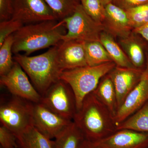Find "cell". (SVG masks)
Returning a JSON list of instances; mask_svg holds the SVG:
<instances>
[{
  "label": "cell",
  "mask_w": 148,
  "mask_h": 148,
  "mask_svg": "<svg viewBox=\"0 0 148 148\" xmlns=\"http://www.w3.org/2000/svg\"><path fill=\"white\" fill-rule=\"evenodd\" d=\"M73 121L85 139L92 143L103 140L116 131L114 116L93 92L85 98Z\"/></svg>",
  "instance_id": "obj_1"
},
{
  "label": "cell",
  "mask_w": 148,
  "mask_h": 148,
  "mask_svg": "<svg viewBox=\"0 0 148 148\" xmlns=\"http://www.w3.org/2000/svg\"><path fill=\"white\" fill-rule=\"evenodd\" d=\"M62 20L42 21L24 25L13 34L12 53L24 51L29 56L34 51L58 45L66 33Z\"/></svg>",
  "instance_id": "obj_2"
},
{
  "label": "cell",
  "mask_w": 148,
  "mask_h": 148,
  "mask_svg": "<svg viewBox=\"0 0 148 148\" xmlns=\"http://www.w3.org/2000/svg\"><path fill=\"white\" fill-rule=\"evenodd\" d=\"M57 49V45L36 56L18 53L13 56L14 61L21 66L41 96L60 80L63 71L58 61Z\"/></svg>",
  "instance_id": "obj_3"
},
{
  "label": "cell",
  "mask_w": 148,
  "mask_h": 148,
  "mask_svg": "<svg viewBox=\"0 0 148 148\" xmlns=\"http://www.w3.org/2000/svg\"><path fill=\"white\" fill-rule=\"evenodd\" d=\"M116 66L114 62H110L98 66H84L62 71L60 79L68 84L73 91L77 111L80 108L85 98L96 89L102 78Z\"/></svg>",
  "instance_id": "obj_4"
},
{
  "label": "cell",
  "mask_w": 148,
  "mask_h": 148,
  "mask_svg": "<svg viewBox=\"0 0 148 148\" xmlns=\"http://www.w3.org/2000/svg\"><path fill=\"white\" fill-rule=\"evenodd\" d=\"M11 95L8 99L1 101L0 121L1 125L16 136L33 126L34 103Z\"/></svg>",
  "instance_id": "obj_5"
},
{
  "label": "cell",
  "mask_w": 148,
  "mask_h": 148,
  "mask_svg": "<svg viewBox=\"0 0 148 148\" xmlns=\"http://www.w3.org/2000/svg\"><path fill=\"white\" fill-rule=\"evenodd\" d=\"M67 30L62 41L79 40L83 41H100L104 29L103 25L87 14L81 4L71 16L62 19Z\"/></svg>",
  "instance_id": "obj_6"
},
{
  "label": "cell",
  "mask_w": 148,
  "mask_h": 148,
  "mask_svg": "<svg viewBox=\"0 0 148 148\" xmlns=\"http://www.w3.org/2000/svg\"><path fill=\"white\" fill-rule=\"evenodd\" d=\"M40 103L59 115L72 121L77 111L73 91L68 84L61 79L42 95Z\"/></svg>",
  "instance_id": "obj_7"
},
{
  "label": "cell",
  "mask_w": 148,
  "mask_h": 148,
  "mask_svg": "<svg viewBox=\"0 0 148 148\" xmlns=\"http://www.w3.org/2000/svg\"><path fill=\"white\" fill-rule=\"evenodd\" d=\"M11 19L24 25L58 20L45 0H13Z\"/></svg>",
  "instance_id": "obj_8"
},
{
  "label": "cell",
  "mask_w": 148,
  "mask_h": 148,
  "mask_svg": "<svg viewBox=\"0 0 148 148\" xmlns=\"http://www.w3.org/2000/svg\"><path fill=\"white\" fill-rule=\"evenodd\" d=\"M1 85L11 95L24 98L34 103H40L41 95L29 81L28 76L17 62L14 61L10 71L1 76Z\"/></svg>",
  "instance_id": "obj_9"
},
{
  "label": "cell",
  "mask_w": 148,
  "mask_h": 148,
  "mask_svg": "<svg viewBox=\"0 0 148 148\" xmlns=\"http://www.w3.org/2000/svg\"><path fill=\"white\" fill-rule=\"evenodd\" d=\"M72 121L51 110L41 103H34L33 126L51 140L57 137Z\"/></svg>",
  "instance_id": "obj_10"
},
{
  "label": "cell",
  "mask_w": 148,
  "mask_h": 148,
  "mask_svg": "<svg viewBox=\"0 0 148 148\" xmlns=\"http://www.w3.org/2000/svg\"><path fill=\"white\" fill-rule=\"evenodd\" d=\"M148 101V54L147 67L140 82L127 95L114 116L116 125L137 112Z\"/></svg>",
  "instance_id": "obj_11"
},
{
  "label": "cell",
  "mask_w": 148,
  "mask_h": 148,
  "mask_svg": "<svg viewBox=\"0 0 148 148\" xmlns=\"http://www.w3.org/2000/svg\"><path fill=\"white\" fill-rule=\"evenodd\" d=\"M145 70L116 66L109 73L116 92L117 110L130 92L140 82Z\"/></svg>",
  "instance_id": "obj_12"
},
{
  "label": "cell",
  "mask_w": 148,
  "mask_h": 148,
  "mask_svg": "<svg viewBox=\"0 0 148 148\" xmlns=\"http://www.w3.org/2000/svg\"><path fill=\"white\" fill-rule=\"evenodd\" d=\"M93 143L100 148H147L148 133L130 130H120L108 137Z\"/></svg>",
  "instance_id": "obj_13"
},
{
  "label": "cell",
  "mask_w": 148,
  "mask_h": 148,
  "mask_svg": "<svg viewBox=\"0 0 148 148\" xmlns=\"http://www.w3.org/2000/svg\"><path fill=\"white\" fill-rule=\"evenodd\" d=\"M85 42L71 40L62 41L57 45L58 60L63 71L87 66Z\"/></svg>",
  "instance_id": "obj_14"
},
{
  "label": "cell",
  "mask_w": 148,
  "mask_h": 148,
  "mask_svg": "<svg viewBox=\"0 0 148 148\" xmlns=\"http://www.w3.org/2000/svg\"><path fill=\"white\" fill-rule=\"evenodd\" d=\"M105 17L102 23L104 31L119 39L129 36L133 29L126 11L113 3L105 6Z\"/></svg>",
  "instance_id": "obj_15"
},
{
  "label": "cell",
  "mask_w": 148,
  "mask_h": 148,
  "mask_svg": "<svg viewBox=\"0 0 148 148\" xmlns=\"http://www.w3.org/2000/svg\"><path fill=\"white\" fill-rule=\"evenodd\" d=\"M148 42L132 32L128 36L119 39V45L134 67L145 70L147 67Z\"/></svg>",
  "instance_id": "obj_16"
},
{
  "label": "cell",
  "mask_w": 148,
  "mask_h": 148,
  "mask_svg": "<svg viewBox=\"0 0 148 148\" xmlns=\"http://www.w3.org/2000/svg\"><path fill=\"white\" fill-rule=\"evenodd\" d=\"M17 148H53L54 141L42 134L34 126L16 135Z\"/></svg>",
  "instance_id": "obj_17"
},
{
  "label": "cell",
  "mask_w": 148,
  "mask_h": 148,
  "mask_svg": "<svg viewBox=\"0 0 148 148\" xmlns=\"http://www.w3.org/2000/svg\"><path fill=\"white\" fill-rule=\"evenodd\" d=\"M92 92L114 116L117 111L116 92L108 74L102 78L96 89Z\"/></svg>",
  "instance_id": "obj_18"
},
{
  "label": "cell",
  "mask_w": 148,
  "mask_h": 148,
  "mask_svg": "<svg viewBox=\"0 0 148 148\" xmlns=\"http://www.w3.org/2000/svg\"><path fill=\"white\" fill-rule=\"evenodd\" d=\"M100 41L116 66L135 68L122 48L114 39V37L104 31L101 34Z\"/></svg>",
  "instance_id": "obj_19"
},
{
  "label": "cell",
  "mask_w": 148,
  "mask_h": 148,
  "mask_svg": "<svg viewBox=\"0 0 148 148\" xmlns=\"http://www.w3.org/2000/svg\"><path fill=\"white\" fill-rule=\"evenodd\" d=\"M54 139L53 148H80L85 138L73 121Z\"/></svg>",
  "instance_id": "obj_20"
},
{
  "label": "cell",
  "mask_w": 148,
  "mask_h": 148,
  "mask_svg": "<svg viewBox=\"0 0 148 148\" xmlns=\"http://www.w3.org/2000/svg\"><path fill=\"white\" fill-rule=\"evenodd\" d=\"M127 129L148 133V101L137 112L116 125V130Z\"/></svg>",
  "instance_id": "obj_21"
},
{
  "label": "cell",
  "mask_w": 148,
  "mask_h": 148,
  "mask_svg": "<svg viewBox=\"0 0 148 148\" xmlns=\"http://www.w3.org/2000/svg\"><path fill=\"white\" fill-rule=\"evenodd\" d=\"M87 66H94L113 62L106 49L100 41L85 42Z\"/></svg>",
  "instance_id": "obj_22"
},
{
  "label": "cell",
  "mask_w": 148,
  "mask_h": 148,
  "mask_svg": "<svg viewBox=\"0 0 148 148\" xmlns=\"http://www.w3.org/2000/svg\"><path fill=\"white\" fill-rule=\"evenodd\" d=\"M59 21L71 16L81 4V0H45Z\"/></svg>",
  "instance_id": "obj_23"
},
{
  "label": "cell",
  "mask_w": 148,
  "mask_h": 148,
  "mask_svg": "<svg viewBox=\"0 0 148 148\" xmlns=\"http://www.w3.org/2000/svg\"><path fill=\"white\" fill-rule=\"evenodd\" d=\"M13 35L8 37L0 46V75L7 74L13 67L14 61L12 56Z\"/></svg>",
  "instance_id": "obj_24"
},
{
  "label": "cell",
  "mask_w": 148,
  "mask_h": 148,
  "mask_svg": "<svg viewBox=\"0 0 148 148\" xmlns=\"http://www.w3.org/2000/svg\"><path fill=\"white\" fill-rule=\"evenodd\" d=\"M125 11L133 30L143 27L148 23V3Z\"/></svg>",
  "instance_id": "obj_25"
},
{
  "label": "cell",
  "mask_w": 148,
  "mask_h": 148,
  "mask_svg": "<svg viewBox=\"0 0 148 148\" xmlns=\"http://www.w3.org/2000/svg\"><path fill=\"white\" fill-rule=\"evenodd\" d=\"M81 4L88 15L102 24L105 17V9L101 0H81Z\"/></svg>",
  "instance_id": "obj_26"
},
{
  "label": "cell",
  "mask_w": 148,
  "mask_h": 148,
  "mask_svg": "<svg viewBox=\"0 0 148 148\" xmlns=\"http://www.w3.org/2000/svg\"><path fill=\"white\" fill-rule=\"evenodd\" d=\"M20 21L11 19L0 22V46L6 39L24 26Z\"/></svg>",
  "instance_id": "obj_27"
},
{
  "label": "cell",
  "mask_w": 148,
  "mask_h": 148,
  "mask_svg": "<svg viewBox=\"0 0 148 148\" xmlns=\"http://www.w3.org/2000/svg\"><path fill=\"white\" fill-rule=\"evenodd\" d=\"M0 147L2 148H17L16 136L2 125L0 126Z\"/></svg>",
  "instance_id": "obj_28"
},
{
  "label": "cell",
  "mask_w": 148,
  "mask_h": 148,
  "mask_svg": "<svg viewBox=\"0 0 148 148\" xmlns=\"http://www.w3.org/2000/svg\"><path fill=\"white\" fill-rule=\"evenodd\" d=\"M13 4V0H0V21L11 19Z\"/></svg>",
  "instance_id": "obj_29"
},
{
  "label": "cell",
  "mask_w": 148,
  "mask_h": 148,
  "mask_svg": "<svg viewBox=\"0 0 148 148\" xmlns=\"http://www.w3.org/2000/svg\"><path fill=\"white\" fill-rule=\"evenodd\" d=\"M114 4L125 10L148 3V0H114Z\"/></svg>",
  "instance_id": "obj_30"
},
{
  "label": "cell",
  "mask_w": 148,
  "mask_h": 148,
  "mask_svg": "<svg viewBox=\"0 0 148 148\" xmlns=\"http://www.w3.org/2000/svg\"><path fill=\"white\" fill-rule=\"evenodd\" d=\"M132 32L140 35L148 42V23L143 27L133 29Z\"/></svg>",
  "instance_id": "obj_31"
},
{
  "label": "cell",
  "mask_w": 148,
  "mask_h": 148,
  "mask_svg": "<svg viewBox=\"0 0 148 148\" xmlns=\"http://www.w3.org/2000/svg\"><path fill=\"white\" fill-rule=\"evenodd\" d=\"M80 148H100L95 145L93 143L85 140H84Z\"/></svg>",
  "instance_id": "obj_32"
},
{
  "label": "cell",
  "mask_w": 148,
  "mask_h": 148,
  "mask_svg": "<svg viewBox=\"0 0 148 148\" xmlns=\"http://www.w3.org/2000/svg\"><path fill=\"white\" fill-rule=\"evenodd\" d=\"M114 0H101L104 6L110 3H113Z\"/></svg>",
  "instance_id": "obj_33"
},
{
  "label": "cell",
  "mask_w": 148,
  "mask_h": 148,
  "mask_svg": "<svg viewBox=\"0 0 148 148\" xmlns=\"http://www.w3.org/2000/svg\"><path fill=\"white\" fill-rule=\"evenodd\" d=\"M0 148H2L1 147H0Z\"/></svg>",
  "instance_id": "obj_34"
},
{
  "label": "cell",
  "mask_w": 148,
  "mask_h": 148,
  "mask_svg": "<svg viewBox=\"0 0 148 148\" xmlns=\"http://www.w3.org/2000/svg\"><path fill=\"white\" fill-rule=\"evenodd\" d=\"M147 148H148V147H147Z\"/></svg>",
  "instance_id": "obj_35"
},
{
  "label": "cell",
  "mask_w": 148,
  "mask_h": 148,
  "mask_svg": "<svg viewBox=\"0 0 148 148\" xmlns=\"http://www.w3.org/2000/svg\"></svg>",
  "instance_id": "obj_36"
}]
</instances>
